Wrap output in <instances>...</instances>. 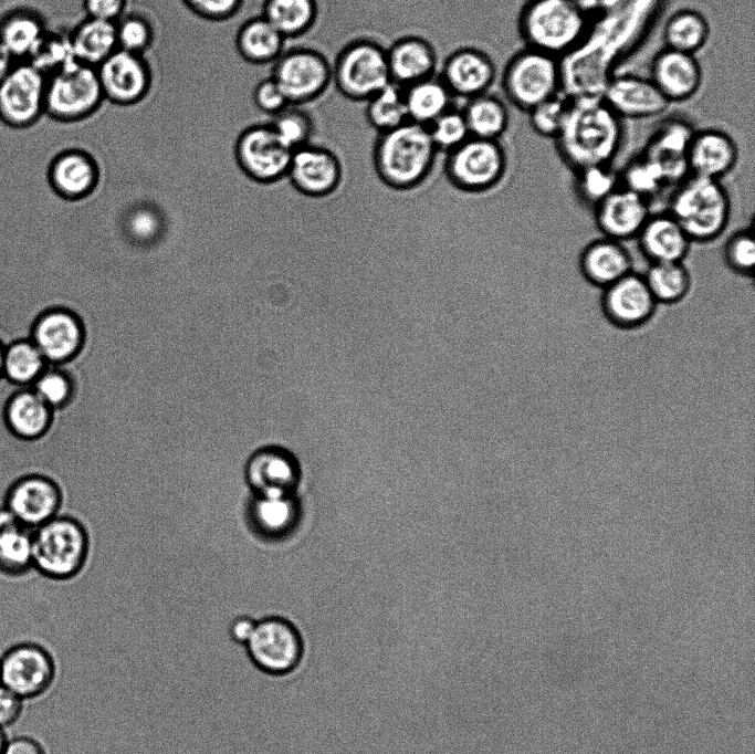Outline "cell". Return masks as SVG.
Returning a JSON list of instances; mask_svg holds the SVG:
<instances>
[{"label": "cell", "instance_id": "obj_62", "mask_svg": "<svg viewBox=\"0 0 755 754\" xmlns=\"http://www.w3.org/2000/svg\"><path fill=\"white\" fill-rule=\"evenodd\" d=\"M8 741L7 733L3 729H0V754H2L6 743Z\"/></svg>", "mask_w": 755, "mask_h": 754}, {"label": "cell", "instance_id": "obj_27", "mask_svg": "<svg viewBox=\"0 0 755 754\" xmlns=\"http://www.w3.org/2000/svg\"><path fill=\"white\" fill-rule=\"evenodd\" d=\"M737 160L738 147L731 135L716 128L695 130L688 151L689 174L722 180Z\"/></svg>", "mask_w": 755, "mask_h": 754}, {"label": "cell", "instance_id": "obj_59", "mask_svg": "<svg viewBox=\"0 0 755 754\" xmlns=\"http://www.w3.org/2000/svg\"><path fill=\"white\" fill-rule=\"evenodd\" d=\"M255 624L256 619L248 615H240L233 618L228 628L231 640L244 646L250 639Z\"/></svg>", "mask_w": 755, "mask_h": 754}, {"label": "cell", "instance_id": "obj_20", "mask_svg": "<svg viewBox=\"0 0 755 754\" xmlns=\"http://www.w3.org/2000/svg\"><path fill=\"white\" fill-rule=\"evenodd\" d=\"M600 97L621 119L656 117L670 106L650 77L635 74H615Z\"/></svg>", "mask_w": 755, "mask_h": 754}, {"label": "cell", "instance_id": "obj_52", "mask_svg": "<svg viewBox=\"0 0 755 754\" xmlns=\"http://www.w3.org/2000/svg\"><path fill=\"white\" fill-rule=\"evenodd\" d=\"M432 143L439 153L447 154L470 137L461 109L451 107L428 127Z\"/></svg>", "mask_w": 755, "mask_h": 754}, {"label": "cell", "instance_id": "obj_34", "mask_svg": "<svg viewBox=\"0 0 755 754\" xmlns=\"http://www.w3.org/2000/svg\"><path fill=\"white\" fill-rule=\"evenodd\" d=\"M33 570V528L0 507V575L18 578Z\"/></svg>", "mask_w": 755, "mask_h": 754}, {"label": "cell", "instance_id": "obj_7", "mask_svg": "<svg viewBox=\"0 0 755 754\" xmlns=\"http://www.w3.org/2000/svg\"><path fill=\"white\" fill-rule=\"evenodd\" d=\"M391 82L386 48L370 38L347 42L332 62V85L352 102H366Z\"/></svg>", "mask_w": 755, "mask_h": 754}, {"label": "cell", "instance_id": "obj_40", "mask_svg": "<svg viewBox=\"0 0 755 754\" xmlns=\"http://www.w3.org/2000/svg\"><path fill=\"white\" fill-rule=\"evenodd\" d=\"M285 39L305 35L316 23L317 0H264L262 14Z\"/></svg>", "mask_w": 755, "mask_h": 754}, {"label": "cell", "instance_id": "obj_32", "mask_svg": "<svg viewBox=\"0 0 755 754\" xmlns=\"http://www.w3.org/2000/svg\"><path fill=\"white\" fill-rule=\"evenodd\" d=\"M50 179L60 195L71 199L85 197L97 182V164L86 149L66 147L55 155Z\"/></svg>", "mask_w": 755, "mask_h": 754}, {"label": "cell", "instance_id": "obj_44", "mask_svg": "<svg viewBox=\"0 0 755 754\" xmlns=\"http://www.w3.org/2000/svg\"><path fill=\"white\" fill-rule=\"evenodd\" d=\"M48 362L32 341H21L4 350L3 376L11 383L31 387Z\"/></svg>", "mask_w": 755, "mask_h": 754}, {"label": "cell", "instance_id": "obj_57", "mask_svg": "<svg viewBox=\"0 0 755 754\" xmlns=\"http://www.w3.org/2000/svg\"><path fill=\"white\" fill-rule=\"evenodd\" d=\"M24 700L0 683V729L12 726L21 718Z\"/></svg>", "mask_w": 755, "mask_h": 754}, {"label": "cell", "instance_id": "obj_14", "mask_svg": "<svg viewBox=\"0 0 755 754\" xmlns=\"http://www.w3.org/2000/svg\"><path fill=\"white\" fill-rule=\"evenodd\" d=\"M52 653L35 641H21L0 656V683L24 701L48 692L56 678Z\"/></svg>", "mask_w": 755, "mask_h": 754}, {"label": "cell", "instance_id": "obj_2", "mask_svg": "<svg viewBox=\"0 0 755 754\" xmlns=\"http://www.w3.org/2000/svg\"><path fill=\"white\" fill-rule=\"evenodd\" d=\"M622 119L601 97L570 98L564 126L554 139L562 160L573 170L611 165L623 140Z\"/></svg>", "mask_w": 755, "mask_h": 754}, {"label": "cell", "instance_id": "obj_61", "mask_svg": "<svg viewBox=\"0 0 755 754\" xmlns=\"http://www.w3.org/2000/svg\"><path fill=\"white\" fill-rule=\"evenodd\" d=\"M17 61L0 43V81L8 74Z\"/></svg>", "mask_w": 755, "mask_h": 754}, {"label": "cell", "instance_id": "obj_31", "mask_svg": "<svg viewBox=\"0 0 755 754\" xmlns=\"http://www.w3.org/2000/svg\"><path fill=\"white\" fill-rule=\"evenodd\" d=\"M54 411L31 387L15 390L2 409L7 430L17 439L32 441L42 438L51 428Z\"/></svg>", "mask_w": 755, "mask_h": 754}, {"label": "cell", "instance_id": "obj_1", "mask_svg": "<svg viewBox=\"0 0 755 754\" xmlns=\"http://www.w3.org/2000/svg\"><path fill=\"white\" fill-rule=\"evenodd\" d=\"M664 0H620L593 15L578 45L560 59L562 92L569 98L600 97L623 55L639 44Z\"/></svg>", "mask_w": 755, "mask_h": 754}, {"label": "cell", "instance_id": "obj_56", "mask_svg": "<svg viewBox=\"0 0 755 754\" xmlns=\"http://www.w3.org/2000/svg\"><path fill=\"white\" fill-rule=\"evenodd\" d=\"M83 10L88 18L116 22L127 7V0H82Z\"/></svg>", "mask_w": 755, "mask_h": 754}, {"label": "cell", "instance_id": "obj_54", "mask_svg": "<svg viewBox=\"0 0 755 754\" xmlns=\"http://www.w3.org/2000/svg\"><path fill=\"white\" fill-rule=\"evenodd\" d=\"M252 98L255 107L270 117L290 105L281 87L272 76L261 80L255 85Z\"/></svg>", "mask_w": 755, "mask_h": 754}, {"label": "cell", "instance_id": "obj_18", "mask_svg": "<svg viewBox=\"0 0 755 754\" xmlns=\"http://www.w3.org/2000/svg\"><path fill=\"white\" fill-rule=\"evenodd\" d=\"M658 305L642 274L633 271L601 290V312L611 325L621 329L646 325Z\"/></svg>", "mask_w": 755, "mask_h": 754}, {"label": "cell", "instance_id": "obj_60", "mask_svg": "<svg viewBox=\"0 0 755 754\" xmlns=\"http://www.w3.org/2000/svg\"><path fill=\"white\" fill-rule=\"evenodd\" d=\"M589 17L616 6L620 0H572Z\"/></svg>", "mask_w": 755, "mask_h": 754}, {"label": "cell", "instance_id": "obj_21", "mask_svg": "<svg viewBox=\"0 0 755 754\" xmlns=\"http://www.w3.org/2000/svg\"><path fill=\"white\" fill-rule=\"evenodd\" d=\"M695 130L683 117H669L649 137L641 155L658 166L668 185L689 175L688 151Z\"/></svg>", "mask_w": 755, "mask_h": 754}, {"label": "cell", "instance_id": "obj_24", "mask_svg": "<svg viewBox=\"0 0 755 754\" xmlns=\"http://www.w3.org/2000/svg\"><path fill=\"white\" fill-rule=\"evenodd\" d=\"M650 80L670 104L680 103L699 92L703 72L694 54L664 48L652 59Z\"/></svg>", "mask_w": 755, "mask_h": 754}, {"label": "cell", "instance_id": "obj_36", "mask_svg": "<svg viewBox=\"0 0 755 754\" xmlns=\"http://www.w3.org/2000/svg\"><path fill=\"white\" fill-rule=\"evenodd\" d=\"M286 39L263 17H254L239 28L235 48L252 64L273 63L283 52Z\"/></svg>", "mask_w": 755, "mask_h": 754}, {"label": "cell", "instance_id": "obj_46", "mask_svg": "<svg viewBox=\"0 0 755 754\" xmlns=\"http://www.w3.org/2000/svg\"><path fill=\"white\" fill-rule=\"evenodd\" d=\"M270 126L291 150L313 142L315 124L312 115L298 105H287L271 117Z\"/></svg>", "mask_w": 755, "mask_h": 754}, {"label": "cell", "instance_id": "obj_33", "mask_svg": "<svg viewBox=\"0 0 755 754\" xmlns=\"http://www.w3.org/2000/svg\"><path fill=\"white\" fill-rule=\"evenodd\" d=\"M48 28L38 9L15 6L0 14V43L15 61H25Z\"/></svg>", "mask_w": 755, "mask_h": 754}, {"label": "cell", "instance_id": "obj_23", "mask_svg": "<svg viewBox=\"0 0 755 754\" xmlns=\"http://www.w3.org/2000/svg\"><path fill=\"white\" fill-rule=\"evenodd\" d=\"M650 216V201L621 186L594 208L602 237L620 242L636 239Z\"/></svg>", "mask_w": 755, "mask_h": 754}, {"label": "cell", "instance_id": "obj_45", "mask_svg": "<svg viewBox=\"0 0 755 754\" xmlns=\"http://www.w3.org/2000/svg\"><path fill=\"white\" fill-rule=\"evenodd\" d=\"M25 61L46 76L76 61L69 31L48 28Z\"/></svg>", "mask_w": 755, "mask_h": 754}, {"label": "cell", "instance_id": "obj_49", "mask_svg": "<svg viewBox=\"0 0 755 754\" xmlns=\"http://www.w3.org/2000/svg\"><path fill=\"white\" fill-rule=\"evenodd\" d=\"M31 388L53 411L66 408L75 395L71 376L62 368L49 364Z\"/></svg>", "mask_w": 755, "mask_h": 754}, {"label": "cell", "instance_id": "obj_19", "mask_svg": "<svg viewBox=\"0 0 755 754\" xmlns=\"http://www.w3.org/2000/svg\"><path fill=\"white\" fill-rule=\"evenodd\" d=\"M438 76L453 97L466 101L489 92L496 78V65L485 51L460 46L443 60Z\"/></svg>", "mask_w": 755, "mask_h": 754}, {"label": "cell", "instance_id": "obj_39", "mask_svg": "<svg viewBox=\"0 0 755 754\" xmlns=\"http://www.w3.org/2000/svg\"><path fill=\"white\" fill-rule=\"evenodd\" d=\"M461 112L472 137L501 140L510 125L506 104L489 92L466 100Z\"/></svg>", "mask_w": 755, "mask_h": 754}, {"label": "cell", "instance_id": "obj_37", "mask_svg": "<svg viewBox=\"0 0 755 754\" xmlns=\"http://www.w3.org/2000/svg\"><path fill=\"white\" fill-rule=\"evenodd\" d=\"M298 504L293 493L255 494L250 506V517L258 531L270 537L291 532L297 523Z\"/></svg>", "mask_w": 755, "mask_h": 754}, {"label": "cell", "instance_id": "obj_58", "mask_svg": "<svg viewBox=\"0 0 755 754\" xmlns=\"http://www.w3.org/2000/svg\"><path fill=\"white\" fill-rule=\"evenodd\" d=\"M2 754H46L42 743L29 735L8 739Z\"/></svg>", "mask_w": 755, "mask_h": 754}, {"label": "cell", "instance_id": "obj_42", "mask_svg": "<svg viewBox=\"0 0 755 754\" xmlns=\"http://www.w3.org/2000/svg\"><path fill=\"white\" fill-rule=\"evenodd\" d=\"M658 304L672 305L689 294L692 279L683 262L649 263L642 274Z\"/></svg>", "mask_w": 755, "mask_h": 754}, {"label": "cell", "instance_id": "obj_11", "mask_svg": "<svg viewBox=\"0 0 755 754\" xmlns=\"http://www.w3.org/2000/svg\"><path fill=\"white\" fill-rule=\"evenodd\" d=\"M450 180L468 191H483L499 185L508 170V156L501 140L470 136L443 154Z\"/></svg>", "mask_w": 755, "mask_h": 754}, {"label": "cell", "instance_id": "obj_15", "mask_svg": "<svg viewBox=\"0 0 755 754\" xmlns=\"http://www.w3.org/2000/svg\"><path fill=\"white\" fill-rule=\"evenodd\" d=\"M234 157L251 178L269 182L287 175L293 150L276 136L269 123L252 124L233 142Z\"/></svg>", "mask_w": 755, "mask_h": 754}, {"label": "cell", "instance_id": "obj_29", "mask_svg": "<svg viewBox=\"0 0 755 754\" xmlns=\"http://www.w3.org/2000/svg\"><path fill=\"white\" fill-rule=\"evenodd\" d=\"M578 268L583 277L600 290L633 271L632 256L623 243L606 237L583 248Z\"/></svg>", "mask_w": 755, "mask_h": 754}, {"label": "cell", "instance_id": "obj_43", "mask_svg": "<svg viewBox=\"0 0 755 754\" xmlns=\"http://www.w3.org/2000/svg\"><path fill=\"white\" fill-rule=\"evenodd\" d=\"M365 103V118L376 134L394 129L409 121L403 87L392 82Z\"/></svg>", "mask_w": 755, "mask_h": 754}, {"label": "cell", "instance_id": "obj_38", "mask_svg": "<svg viewBox=\"0 0 755 754\" xmlns=\"http://www.w3.org/2000/svg\"><path fill=\"white\" fill-rule=\"evenodd\" d=\"M409 122L428 127L452 107L454 98L438 74L403 87Z\"/></svg>", "mask_w": 755, "mask_h": 754}, {"label": "cell", "instance_id": "obj_13", "mask_svg": "<svg viewBox=\"0 0 755 754\" xmlns=\"http://www.w3.org/2000/svg\"><path fill=\"white\" fill-rule=\"evenodd\" d=\"M46 75L28 61H17L0 81V122L27 130L45 115Z\"/></svg>", "mask_w": 755, "mask_h": 754}, {"label": "cell", "instance_id": "obj_53", "mask_svg": "<svg viewBox=\"0 0 755 754\" xmlns=\"http://www.w3.org/2000/svg\"><path fill=\"white\" fill-rule=\"evenodd\" d=\"M723 258L735 274L753 276L755 269V238L752 229L734 232L724 244Z\"/></svg>", "mask_w": 755, "mask_h": 754}, {"label": "cell", "instance_id": "obj_30", "mask_svg": "<svg viewBox=\"0 0 755 754\" xmlns=\"http://www.w3.org/2000/svg\"><path fill=\"white\" fill-rule=\"evenodd\" d=\"M636 240L649 263L683 262L693 243L668 212L651 213Z\"/></svg>", "mask_w": 755, "mask_h": 754}, {"label": "cell", "instance_id": "obj_51", "mask_svg": "<svg viewBox=\"0 0 755 754\" xmlns=\"http://www.w3.org/2000/svg\"><path fill=\"white\" fill-rule=\"evenodd\" d=\"M115 29L118 49L144 55L154 43V27L140 13H124L115 22Z\"/></svg>", "mask_w": 755, "mask_h": 754}, {"label": "cell", "instance_id": "obj_41", "mask_svg": "<svg viewBox=\"0 0 755 754\" xmlns=\"http://www.w3.org/2000/svg\"><path fill=\"white\" fill-rule=\"evenodd\" d=\"M709 36L710 24L706 18L693 9L673 12L662 30L664 48L694 55L704 48Z\"/></svg>", "mask_w": 755, "mask_h": 754}, {"label": "cell", "instance_id": "obj_35", "mask_svg": "<svg viewBox=\"0 0 755 754\" xmlns=\"http://www.w3.org/2000/svg\"><path fill=\"white\" fill-rule=\"evenodd\" d=\"M69 35L75 60L94 67L118 49L115 22L85 17Z\"/></svg>", "mask_w": 755, "mask_h": 754}, {"label": "cell", "instance_id": "obj_10", "mask_svg": "<svg viewBox=\"0 0 755 754\" xmlns=\"http://www.w3.org/2000/svg\"><path fill=\"white\" fill-rule=\"evenodd\" d=\"M244 648L251 663L271 677L292 674L300 668L305 654L301 630L290 619L277 615L256 620Z\"/></svg>", "mask_w": 755, "mask_h": 754}, {"label": "cell", "instance_id": "obj_16", "mask_svg": "<svg viewBox=\"0 0 755 754\" xmlns=\"http://www.w3.org/2000/svg\"><path fill=\"white\" fill-rule=\"evenodd\" d=\"M104 98L129 106L143 101L151 86L150 65L143 54L117 49L96 66Z\"/></svg>", "mask_w": 755, "mask_h": 754}, {"label": "cell", "instance_id": "obj_47", "mask_svg": "<svg viewBox=\"0 0 755 754\" xmlns=\"http://www.w3.org/2000/svg\"><path fill=\"white\" fill-rule=\"evenodd\" d=\"M574 172L576 196L593 209L620 187L619 174L611 165L590 166Z\"/></svg>", "mask_w": 755, "mask_h": 754}, {"label": "cell", "instance_id": "obj_50", "mask_svg": "<svg viewBox=\"0 0 755 754\" xmlns=\"http://www.w3.org/2000/svg\"><path fill=\"white\" fill-rule=\"evenodd\" d=\"M569 105L570 98L563 92L537 104L527 112L531 128L541 137L555 139L564 126Z\"/></svg>", "mask_w": 755, "mask_h": 754}, {"label": "cell", "instance_id": "obj_4", "mask_svg": "<svg viewBox=\"0 0 755 754\" xmlns=\"http://www.w3.org/2000/svg\"><path fill=\"white\" fill-rule=\"evenodd\" d=\"M731 208L730 195L722 180L689 174L675 185L667 212L692 242L707 243L727 228Z\"/></svg>", "mask_w": 755, "mask_h": 754}, {"label": "cell", "instance_id": "obj_48", "mask_svg": "<svg viewBox=\"0 0 755 754\" xmlns=\"http://www.w3.org/2000/svg\"><path fill=\"white\" fill-rule=\"evenodd\" d=\"M620 186L641 197L650 199L657 196L668 182L661 170L643 155L630 160L619 174Z\"/></svg>", "mask_w": 755, "mask_h": 754}, {"label": "cell", "instance_id": "obj_25", "mask_svg": "<svg viewBox=\"0 0 755 754\" xmlns=\"http://www.w3.org/2000/svg\"><path fill=\"white\" fill-rule=\"evenodd\" d=\"M83 341L81 321L66 310L46 312L36 321L32 332V342L49 365H59L74 357Z\"/></svg>", "mask_w": 755, "mask_h": 754}, {"label": "cell", "instance_id": "obj_63", "mask_svg": "<svg viewBox=\"0 0 755 754\" xmlns=\"http://www.w3.org/2000/svg\"><path fill=\"white\" fill-rule=\"evenodd\" d=\"M3 357H4V349L0 345V377L3 375Z\"/></svg>", "mask_w": 755, "mask_h": 754}, {"label": "cell", "instance_id": "obj_55", "mask_svg": "<svg viewBox=\"0 0 755 754\" xmlns=\"http://www.w3.org/2000/svg\"><path fill=\"white\" fill-rule=\"evenodd\" d=\"M198 17L210 21H223L240 10L243 0H181Z\"/></svg>", "mask_w": 755, "mask_h": 754}, {"label": "cell", "instance_id": "obj_8", "mask_svg": "<svg viewBox=\"0 0 755 754\" xmlns=\"http://www.w3.org/2000/svg\"><path fill=\"white\" fill-rule=\"evenodd\" d=\"M501 86L513 106L528 112L562 92L560 59L525 46L505 64Z\"/></svg>", "mask_w": 755, "mask_h": 754}, {"label": "cell", "instance_id": "obj_22", "mask_svg": "<svg viewBox=\"0 0 755 754\" xmlns=\"http://www.w3.org/2000/svg\"><path fill=\"white\" fill-rule=\"evenodd\" d=\"M287 176L303 193L326 196L340 182L342 163L331 147L310 143L293 150Z\"/></svg>", "mask_w": 755, "mask_h": 754}, {"label": "cell", "instance_id": "obj_17", "mask_svg": "<svg viewBox=\"0 0 755 754\" xmlns=\"http://www.w3.org/2000/svg\"><path fill=\"white\" fill-rule=\"evenodd\" d=\"M62 504L63 493L59 483L40 473H29L15 479L3 498V506L31 528L59 515Z\"/></svg>", "mask_w": 755, "mask_h": 754}, {"label": "cell", "instance_id": "obj_9", "mask_svg": "<svg viewBox=\"0 0 755 754\" xmlns=\"http://www.w3.org/2000/svg\"><path fill=\"white\" fill-rule=\"evenodd\" d=\"M46 77L45 115L55 122L83 121L105 101L94 66L73 61Z\"/></svg>", "mask_w": 755, "mask_h": 754}, {"label": "cell", "instance_id": "obj_3", "mask_svg": "<svg viewBox=\"0 0 755 754\" xmlns=\"http://www.w3.org/2000/svg\"><path fill=\"white\" fill-rule=\"evenodd\" d=\"M438 155L428 128L409 121L376 134L371 143V157L379 176L396 188H410L422 181Z\"/></svg>", "mask_w": 755, "mask_h": 754}, {"label": "cell", "instance_id": "obj_28", "mask_svg": "<svg viewBox=\"0 0 755 754\" xmlns=\"http://www.w3.org/2000/svg\"><path fill=\"white\" fill-rule=\"evenodd\" d=\"M245 475L255 494L293 493L298 483L300 468L290 452L265 448L252 454Z\"/></svg>", "mask_w": 755, "mask_h": 754}, {"label": "cell", "instance_id": "obj_6", "mask_svg": "<svg viewBox=\"0 0 755 754\" xmlns=\"http://www.w3.org/2000/svg\"><path fill=\"white\" fill-rule=\"evenodd\" d=\"M87 544L82 524L59 514L33 528V569L53 580L70 579L81 570Z\"/></svg>", "mask_w": 755, "mask_h": 754}, {"label": "cell", "instance_id": "obj_26", "mask_svg": "<svg viewBox=\"0 0 755 754\" xmlns=\"http://www.w3.org/2000/svg\"><path fill=\"white\" fill-rule=\"evenodd\" d=\"M387 63L392 83L406 87L437 74L438 53L423 36L408 34L396 39L386 48Z\"/></svg>", "mask_w": 755, "mask_h": 754}, {"label": "cell", "instance_id": "obj_12", "mask_svg": "<svg viewBox=\"0 0 755 754\" xmlns=\"http://www.w3.org/2000/svg\"><path fill=\"white\" fill-rule=\"evenodd\" d=\"M270 76L291 105L302 106L322 97L332 85V62L318 50L297 46L284 50Z\"/></svg>", "mask_w": 755, "mask_h": 754}, {"label": "cell", "instance_id": "obj_5", "mask_svg": "<svg viewBox=\"0 0 755 754\" xmlns=\"http://www.w3.org/2000/svg\"><path fill=\"white\" fill-rule=\"evenodd\" d=\"M590 17L572 0H526L517 31L526 48L562 59L583 40Z\"/></svg>", "mask_w": 755, "mask_h": 754}]
</instances>
